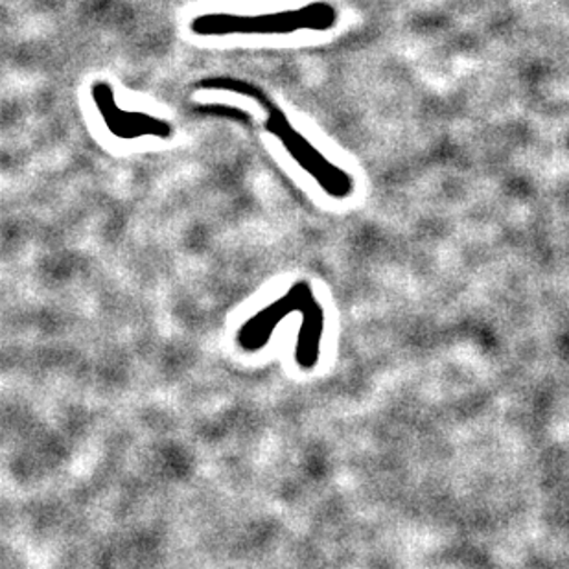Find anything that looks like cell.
Masks as SVG:
<instances>
[{"mask_svg": "<svg viewBox=\"0 0 569 569\" xmlns=\"http://www.w3.org/2000/svg\"><path fill=\"white\" fill-rule=\"evenodd\" d=\"M198 89L204 91H226L234 92L240 97H248L257 102L266 113L263 120V129L271 137L279 140L280 146L284 148L286 153L293 159L297 167L302 172H307L310 178L316 181L317 187L322 192L328 193L333 199H347L355 193V178H350V173L343 168L333 164L325 153L317 150L316 146L305 137V134L291 124L284 109L263 91L262 87L257 86L253 81L240 80V78H207L199 81Z\"/></svg>", "mask_w": 569, "mask_h": 569, "instance_id": "cell-1", "label": "cell"}, {"mask_svg": "<svg viewBox=\"0 0 569 569\" xmlns=\"http://www.w3.org/2000/svg\"><path fill=\"white\" fill-rule=\"evenodd\" d=\"M339 21V11L327 0H316L299 8L271 13H229L210 11L193 17L190 32L198 38H227V36H290L297 32H327Z\"/></svg>", "mask_w": 569, "mask_h": 569, "instance_id": "cell-2", "label": "cell"}, {"mask_svg": "<svg viewBox=\"0 0 569 569\" xmlns=\"http://www.w3.org/2000/svg\"><path fill=\"white\" fill-rule=\"evenodd\" d=\"M91 97L103 124L117 139L137 140L144 137L170 139L173 134V126L167 119L120 108L114 97L113 86L109 81H94L91 87Z\"/></svg>", "mask_w": 569, "mask_h": 569, "instance_id": "cell-3", "label": "cell"}]
</instances>
